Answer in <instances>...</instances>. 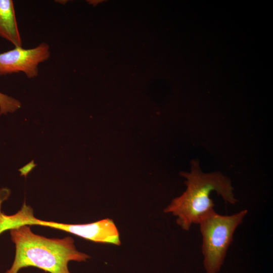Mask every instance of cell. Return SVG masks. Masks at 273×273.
I'll use <instances>...</instances> for the list:
<instances>
[{
	"instance_id": "1",
	"label": "cell",
	"mask_w": 273,
	"mask_h": 273,
	"mask_svg": "<svg viewBox=\"0 0 273 273\" xmlns=\"http://www.w3.org/2000/svg\"><path fill=\"white\" fill-rule=\"evenodd\" d=\"M10 232L15 246V255L11 267L5 273H19L28 267L50 273H70L69 261H86L90 258L76 249L74 240L70 236L47 238L34 233L27 225L12 229Z\"/></svg>"
},
{
	"instance_id": "2",
	"label": "cell",
	"mask_w": 273,
	"mask_h": 273,
	"mask_svg": "<svg viewBox=\"0 0 273 273\" xmlns=\"http://www.w3.org/2000/svg\"><path fill=\"white\" fill-rule=\"evenodd\" d=\"M191 168L190 172L181 173L186 178V190L164 210L176 216L177 224L185 231L214 211V204L209 197L211 192L216 191L226 203L234 204L237 201L228 178L218 172H202L196 161L192 162Z\"/></svg>"
},
{
	"instance_id": "3",
	"label": "cell",
	"mask_w": 273,
	"mask_h": 273,
	"mask_svg": "<svg viewBox=\"0 0 273 273\" xmlns=\"http://www.w3.org/2000/svg\"><path fill=\"white\" fill-rule=\"evenodd\" d=\"M247 214L246 209L231 215H222L213 211L199 222L203 265L206 273L220 271L234 232Z\"/></svg>"
},
{
	"instance_id": "4",
	"label": "cell",
	"mask_w": 273,
	"mask_h": 273,
	"mask_svg": "<svg viewBox=\"0 0 273 273\" xmlns=\"http://www.w3.org/2000/svg\"><path fill=\"white\" fill-rule=\"evenodd\" d=\"M50 46L41 42L35 48L25 49L17 47L0 53V75L23 72L28 78L38 75V65L50 57Z\"/></svg>"
},
{
	"instance_id": "5",
	"label": "cell",
	"mask_w": 273,
	"mask_h": 273,
	"mask_svg": "<svg viewBox=\"0 0 273 273\" xmlns=\"http://www.w3.org/2000/svg\"><path fill=\"white\" fill-rule=\"evenodd\" d=\"M35 225L55 229L96 243L119 246V233L113 220L108 218L85 224H69L37 218Z\"/></svg>"
},
{
	"instance_id": "6",
	"label": "cell",
	"mask_w": 273,
	"mask_h": 273,
	"mask_svg": "<svg viewBox=\"0 0 273 273\" xmlns=\"http://www.w3.org/2000/svg\"><path fill=\"white\" fill-rule=\"evenodd\" d=\"M0 37L15 47H22L14 3L12 0H0Z\"/></svg>"
},
{
	"instance_id": "7",
	"label": "cell",
	"mask_w": 273,
	"mask_h": 273,
	"mask_svg": "<svg viewBox=\"0 0 273 273\" xmlns=\"http://www.w3.org/2000/svg\"><path fill=\"white\" fill-rule=\"evenodd\" d=\"M10 194V190L7 188L0 190V235L18 226V216L17 212L12 215H7L2 211V203L7 199Z\"/></svg>"
},
{
	"instance_id": "8",
	"label": "cell",
	"mask_w": 273,
	"mask_h": 273,
	"mask_svg": "<svg viewBox=\"0 0 273 273\" xmlns=\"http://www.w3.org/2000/svg\"><path fill=\"white\" fill-rule=\"evenodd\" d=\"M21 106L19 101L0 92V115L15 112Z\"/></svg>"
},
{
	"instance_id": "9",
	"label": "cell",
	"mask_w": 273,
	"mask_h": 273,
	"mask_svg": "<svg viewBox=\"0 0 273 273\" xmlns=\"http://www.w3.org/2000/svg\"><path fill=\"white\" fill-rule=\"evenodd\" d=\"M36 166V164L34 163V161L32 160L31 162L27 164L24 166L19 169V171L21 172L20 175H24L25 177L27 174L31 171V170Z\"/></svg>"
}]
</instances>
